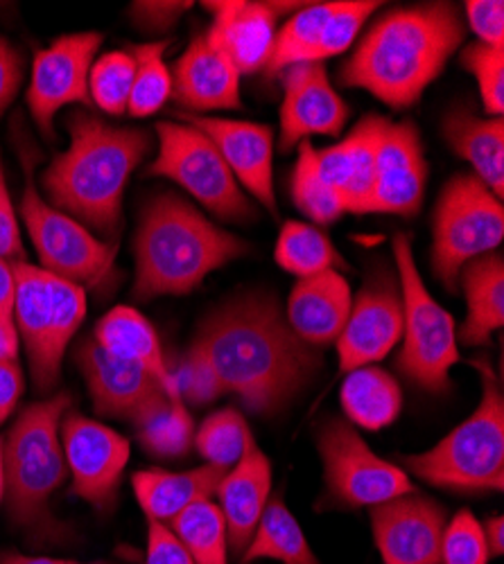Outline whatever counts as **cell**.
Returning a JSON list of instances; mask_svg holds the SVG:
<instances>
[{"mask_svg": "<svg viewBox=\"0 0 504 564\" xmlns=\"http://www.w3.org/2000/svg\"><path fill=\"white\" fill-rule=\"evenodd\" d=\"M208 359L224 393L260 415L297 398L322 368V355L301 341L279 303L249 294L208 314L193 341Z\"/></svg>", "mask_w": 504, "mask_h": 564, "instance_id": "obj_1", "label": "cell"}, {"mask_svg": "<svg viewBox=\"0 0 504 564\" xmlns=\"http://www.w3.org/2000/svg\"><path fill=\"white\" fill-rule=\"evenodd\" d=\"M467 36L464 19L450 3L387 12L364 34L340 70L344 86L364 88L400 111L417 105Z\"/></svg>", "mask_w": 504, "mask_h": 564, "instance_id": "obj_2", "label": "cell"}, {"mask_svg": "<svg viewBox=\"0 0 504 564\" xmlns=\"http://www.w3.org/2000/svg\"><path fill=\"white\" fill-rule=\"evenodd\" d=\"M71 143L41 176L49 204L90 232L116 240L122 226V195L133 170L152 152L146 129L114 127L86 111L66 118Z\"/></svg>", "mask_w": 504, "mask_h": 564, "instance_id": "obj_3", "label": "cell"}, {"mask_svg": "<svg viewBox=\"0 0 504 564\" xmlns=\"http://www.w3.org/2000/svg\"><path fill=\"white\" fill-rule=\"evenodd\" d=\"M249 247L172 193L157 195L141 213L133 238V299L186 296L208 273L245 256Z\"/></svg>", "mask_w": 504, "mask_h": 564, "instance_id": "obj_4", "label": "cell"}, {"mask_svg": "<svg viewBox=\"0 0 504 564\" xmlns=\"http://www.w3.org/2000/svg\"><path fill=\"white\" fill-rule=\"evenodd\" d=\"M71 395L57 393L21 411L3 441V484L12 522L36 540H60L62 527L51 497L68 477L62 449V420Z\"/></svg>", "mask_w": 504, "mask_h": 564, "instance_id": "obj_5", "label": "cell"}, {"mask_svg": "<svg viewBox=\"0 0 504 564\" xmlns=\"http://www.w3.org/2000/svg\"><path fill=\"white\" fill-rule=\"evenodd\" d=\"M480 372L478 409L432 449L403 458L411 475L435 488L460 495L504 488V398L491 366L480 364Z\"/></svg>", "mask_w": 504, "mask_h": 564, "instance_id": "obj_6", "label": "cell"}, {"mask_svg": "<svg viewBox=\"0 0 504 564\" xmlns=\"http://www.w3.org/2000/svg\"><path fill=\"white\" fill-rule=\"evenodd\" d=\"M14 325L34 387L45 393L62 378L64 355L86 316V290L30 262H14Z\"/></svg>", "mask_w": 504, "mask_h": 564, "instance_id": "obj_7", "label": "cell"}, {"mask_svg": "<svg viewBox=\"0 0 504 564\" xmlns=\"http://www.w3.org/2000/svg\"><path fill=\"white\" fill-rule=\"evenodd\" d=\"M394 258L403 299V348L396 368L417 387L443 393L450 387V368L460 361L454 318L428 292L405 232L394 238Z\"/></svg>", "mask_w": 504, "mask_h": 564, "instance_id": "obj_8", "label": "cell"}, {"mask_svg": "<svg viewBox=\"0 0 504 564\" xmlns=\"http://www.w3.org/2000/svg\"><path fill=\"white\" fill-rule=\"evenodd\" d=\"M432 235L435 273L448 290H454L471 260L493 253L502 245V202L475 174H457L443 185Z\"/></svg>", "mask_w": 504, "mask_h": 564, "instance_id": "obj_9", "label": "cell"}, {"mask_svg": "<svg viewBox=\"0 0 504 564\" xmlns=\"http://www.w3.org/2000/svg\"><path fill=\"white\" fill-rule=\"evenodd\" d=\"M159 150L148 176H163L181 185L197 204L224 221H245L254 208L226 167L213 140L189 122H159Z\"/></svg>", "mask_w": 504, "mask_h": 564, "instance_id": "obj_10", "label": "cell"}, {"mask_svg": "<svg viewBox=\"0 0 504 564\" xmlns=\"http://www.w3.org/2000/svg\"><path fill=\"white\" fill-rule=\"evenodd\" d=\"M25 170L21 217L39 253L41 269L71 280L84 290H103L109 285L114 280L118 247L98 240L77 219L45 202L32 181L30 165H25Z\"/></svg>", "mask_w": 504, "mask_h": 564, "instance_id": "obj_11", "label": "cell"}, {"mask_svg": "<svg viewBox=\"0 0 504 564\" xmlns=\"http://www.w3.org/2000/svg\"><path fill=\"white\" fill-rule=\"evenodd\" d=\"M317 447L324 463L326 495L333 506L351 510L374 508L417 492L405 469L380 458L346 420H326L319 430Z\"/></svg>", "mask_w": 504, "mask_h": 564, "instance_id": "obj_12", "label": "cell"}, {"mask_svg": "<svg viewBox=\"0 0 504 564\" xmlns=\"http://www.w3.org/2000/svg\"><path fill=\"white\" fill-rule=\"evenodd\" d=\"M100 45V32H77L34 53L28 107L43 135H53V122L64 107L90 105L88 75Z\"/></svg>", "mask_w": 504, "mask_h": 564, "instance_id": "obj_13", "label": "cell"}, {"mask_svg": "<svg viewBox=\"0 0 504 564\" xmlns=\"http://www.w3.org/2000/svg\"><path fill=\"white\" fill-rule=\"evenodd\" d=\"M60 436L73 492L98 510H109L129 463V441L77 411H66Z\"/></svg>", "mask_w": 504, "mask_h": 564, "instance_id": "obj_14", "label": "cell"}, {"mask_svg": "<svg viewBox=\"0 0 504 564\" xmlns=\"http://www.w3.org/2000/svg\"><path fill=\"white\" fill-rule=\"evenodd\" d=\"M75 361L100 415L120 417L139 427L141 422L172 404L154 375L107 352L96 339L79 344Z\"/></svg>", "mask_w": 504, "mask_h": 564, "instance_id": "obj_15", "label": "cell"}, {"mask_svg": "<svg viewBox=\"0 0 504 564\" xmlns=\"http://www.w3.org/2000/svg\"><path fill=\"white\" fill-rule=\"evenodd\" d=\"M403 337V299L396 282L376 275L351 305L344 330L337 337L340 372L385 359Z\"/></svg>", "mask_w": 504, "mask_h": 564, "instance_id": "obj_16", "label": "cell"}, {"mask_svg": "<svg viewBox=\"0 0 504 564\" xmlns=\"http://www.w3.org/2000/svg\"><path fill=\"white\" fill-rule=\"evenodd\" d=\"M446 510L409 492L372 508L374 540L385 564H441Z\"/></svg>", "mask_w": 504, "mask_h": 564, "instance_id": "obj_17", "label": "cell"}, {"mask_svg": "<svg viewBox=\"0 0 504 564\" xmlns=\"http://www.w3.org/2000/svg\"><path fill=\"white\" fill-rule=\"evenodd\" d=\"M183 122L193 124L206 133L217 152L222 154L226 167L232 170L240 187L256 197L274 217L277 210V195H274V133L267 124L211 118V116H179Z\"/></svg>", "mask_w": 504, "mask_h": 564, "instance_id": "obj_18", "label": "cell"}, {"mask_svg": "<svg viewBox=\"0 0 504 564\" xmlns=\"http://www.w3.org/2000/svg\"><path fill=\"white\" fill-rule=\"evenodd\" d=\"M348 107L333 88L324 64H297L283 73L281 150L290 152L310 135H340Z\"/></svg>", "mask_w": 504, "mask_h": 564, "instance_id": "obj_19", "label": "cell"}, {"mask_svg": "<svg viewBox=\"0 0 504 564\" xmlns=\"http://www.w3.org/2000/svg\"><path fill=\"white\" fill-rule=\"evenodd\" d=\"M428 163L419 129L409 120L392 122L376 159V178L369 210L411 217L419 213L426 195Z\"/></svg>", "mask_w": 504, "mask_h": 564, "instance_id": "obj_20", "label": "cell"}, {"mask_svg": "<svg viewBox=\"0 0 504 564\" xmlns=\"http://www.w3.org/2000/svg\"><path fill=\"white\" fill-rule=\"evenodd\" d=\"M389 124L392 120L369 113L337 145L314 150L319 174L342 197L346 213L362 215L369 210L376 159Z\"/></svg>", "mask_w": 504, "mask_h": 564, "instance_id": "obj_21", "label": "cell"}, {"mask_svg": "<svg viewBox=\"0 0 504 564\" xmlns=\"http://www.w3.org/2000/svg\"><path fill=\"white\" fill-rule=\"evenodd\" d=\"M172 98L193 116L208 111H236L240 100V73L211 39L208 32L193 39L172 73Z\"/></svg>", "mask_w": 504, "mask_h": 564, "instance_id": "obj_22", "label": "cell"}, {"mask_svg": "<svg viewBox=\"0 0 504 564\" xmlns=\"http://www.w3.org/2000/svg\"><path fill=\"white\" fill-rule=\"evenodd\" d=\"M204 8L213 12V25L206 32L243 75L265 68L277 36L279 14L290 6L224 0V3H206Z\"/></svg>", "mask_w": 504, "mask_h": 564, "instance_id": "obj_23", "label": "cell"}, {"mask_svg": "<svg viewBox=\"0 0 504 564\" xmlns=\"http://www.w3.org/2000/svg\"><path fill=\"white\" fill-rule=\"evenodd\" d=\"M217 495L226 522L228 551L238 557L249 546L271 497V465L254 436H249L240 460L224 475Z\"/></svg>", "mask_w": 504, "mask_h": 564, "instance_id": "obj_24", "label": "cell"}, {"mask_svg": "<svg viewBox=\"0 0 504 564\" xmlns=\"http://www.w3.org/2000/svg\"><path fill=\"white\" fill-rule=\"evenodd\" d=\"M353 296L348 280L340 271H324L299 278L288 301V325L292 333L310 344L324 346L337 341L351 314Z\"/></svg>", "mask_w": 504, "mask_h": 564, "instance_id": "obj_25", "label": "cell"}, {"mask_svg": "<svg viewBox=\"0 0 504 564\" xmlns=\"http://www.w3.org/2000/svg\"><path fill=\"white\" fill-rule=\"evenodd\" d=\"M94 339L107 352L141 366L143 370L154 375V378L161 382V387L165 389L170 402L176 406H186L176 393L172 372L163 357L154 327L141 312H136L133 307H127V305L114 307L96 325Z\"/></svg>", "mask_w": 504, "mask_h": 564, "instance_id": "obj_26", "label": "cell"}, {"mask_svg": "<svg viewBox=\"0 0 504 564\" xmlns=\"http://www.w3.org/2000/svg\"><path fill=\"white\" fill-rule=\"evenodd\" d=\"M228 469L202 465L189 473H165V469H143L131 479V488L148 520L168 524L179 512L193 503L206 501L217 492Z\"/></svg>", "mask_w": 504, "mask_h": 564, "instance_id": "obj_27", "label": "cell"}, {"mask_svg": "<svg viewBox=\"0 0 504 564\" xmlns=\"http://www.w3.org/2000/svg\"><path fill=\"white\" fill-rule=\"evenodd\" d=\"M443 133L457 156L471 163L475 176L502 202L504 195V120L502 116L478 118L469 111H452Z\"/></svg>", "mask_w": 504, "mask_h": 564, "instance_id": "obj_28", "label": "cell"}, {"mask_svg": "<svg viewBox=\"0 0 504 564\" xmlns=\"http://www.w3.org/2000/svg\"><path fill=\"white\" fill-rule=\"evenodd\" d=\"M467 294V321L460 330L464 346H484L504 325V262L500 253L471 260L462 273Z\"/></svg>", "mask_w": 504, "mask_h": 564, "instance_id": "obj_29", "label": "cell"}, {"mask_svg": "<svg viewBox=\"0 0 504 564\" xmlns=\"http://www.w3.org/2000/svg\"><path fill=\"white\" fill-rule=\"evenodd\" d=\"M340 400L348 422L369 432L389 427L403 409L398 382L378 366H362L346 372Z\"/></svg>", "mask_w": 504, "mask_h": 564, "instance_id": "obj_30", "label": "cell"}, {"mask_svg": "<svg viewBox=\"0 0 504 564\" xmlns=\"http://www.w3.org/2000/svg\"><path fill=\"white\" fill-rule=\"evenodd\" d=\"M262 557L281 564H319L297 517L288 510L281 497H269L254 538L243 553V562Z\"/></svg>", "mask_w": 504, "mask_h": 564, "instance_id": "obj_31", "label": "cell"}, {"mask_svg": "<svg viewBox=\"0 0 504 564\" xmlns=\"http://www.w3.org/2000/svg\"><path fill=\"white\" fill-rule=\"evenodd\" d=\"M335 3H314L301 8L292 19L277 30L271 53L265 64V75L277 77L297 64H314V51L322 39L324 25Z\"/></svg>", "mask_w": 504, "mask_h": 564, "instance_id": "obj_32", "label": "cell"}, {"mask_svg": "<svg viewBox=\"0 0 504 564\" xmlns=\"http://www.w3.org/2000/svg\"><path fill=\"white\" fill-rule=\"evenodd\" d=\"M277 262L297 278L346 269L329 235L305 221H288L277 242Z\"/></svg>", "mask_w": 504, "mask_h": 564, "instance_id": "obj_33", "label": "cell"}, {"mask_svg": "<svg viewBox=\"0 0 504 564\" xmlns=\"http://www.w3.org/2000/svg\"><path fill=\"white\" fill-rule=\"evenodd\" d=\"M176 540L189 549L195 564H226L228 538L224 512L213 501H200L168 522Z\"/></svg>", "mask_w": 504, "mask_h": 564, "instance_id": "obj_34", "label": "cell"}, {"mask_svg": "<svg viewBox=\"0 0 504 564\" xmlns=\"http://www.w3.org/2000/svg\"><path fill=\"white\" fill-rule=\"evenodd\" d=\"M127 51L136 64L127 111L133 118L154 116L172 98V73L165 66L168 41L131 45Z\"/></svg>", "mask_w": 504, "mask_h": 564, "instance_id": "obj_35", "label": "cell"}, {"mask_svg": "<svg viewBox=\"0 0 504 564\" xmlns=\"http://www.w3.org/2000/svg\"><path fill=\"white\" fill-rule=\"evenodd\" d=\"M292 199L297 208L319 226H329L337 221L342 213H346L342 197L319 174L314 163V148L308 140L299 145V156L292 174Z\"/></svg>", "mask_w": 504, "mask_h": 564, "instance_id": "obj_36", "label": "cell"}, {"mask_svg": "<svg viewBox=\"0 0 504 564\" xmlns=\"http://www.w3.org/2000/svg\"><path fill=\"white\" fill-rule=\"evenodd\" d=\"M251 432L240 411L222 409L211 413L195 436L197 452L206 458V465L232 469L249 441Z\"/></svg>", "mask_w": 504, "mask_h": 564, "instance_id": "obj_37", "label": "cell"}, {"mask_svg": "<svg viewBox=\"0 0 504 564\" xmlns=\"http://www.w3.org/2000/svg\"><path fill=\"white\" fill-rule=\"evenodd\" d=\"M136 64L129 51H114L94 62L88 75V96L109 116L127 113Z\"/></svg>", "mask_w": 504, "mask_h": 564, "instance_id": "obj_38", "label": "cell"}, {"mask_svg": "<svg viewBox=\"0 0 504 564\" xmlns=\"http://www.w3.org/2000/svg\"><path fill=\"white\" fill-rule=\"evenodd\" d=\"M141 445L157 458L186 456L193 447V417L186 406L170 404L154 413L139 427Z\"/></svg>", "mask_w": 504, "mask_h": 564, "instance_id": "obj_39", "label": "cell"}, {"mask_svg": "<svg viewBox=\"0 0 504 564\" xmlns=\"http://www.w3.org/2000/svg\"><path fill=\"white\" fill-rule=\"evenodd\" d=\"M378 8L380 3H374V0H344V3H335L314 51V64H322L346 53L364 23L372 19Z\"/></svg>", "mask_w": 504, "mask_h": 564, "instance_id": "obj_40", "label": "cell"}, {"mask_svg": "<svg viewBox=\"0 0 504 564\" xmlns=\"http://www.w3.org/2000/svg\"><path fill=\"white\" fill-rule=\"evenodd\" d=\"M462 66L478 79L482 105L489 116L504 111V48L486 43H471L462 53Z\"/></svg>", "mask_w": 504, "mask_h": 564, "instance_id": "obj_41", "label": "cell"}, {"mask_svg": "<svg viewBox=\"0 0 504 564\" xmlns=\"http://www.w3.org/2000/svg\"><path fill=\"white\" fill-rule=\"evenodd\" d=\"M170 372L183 404L206 406L224 395L208 359L195 346H191L183 352V357H179L176 366H170Z\"/></svg>", "mask_w": 504, "mask_h": 564, "instance_id": "obj_42", "label": "cell"}, {"mask_svg": "<svg viewBox=\"0 0 504 564\" xmlns=\"http://www.w3.org/2000/svg\"><path fill=\"white\" fill-rule=\"evenodd\" d=\"M482 524L471 510H460L443 529L441 564H489Z\"/></svg>", "mask_w": 504, "mask_h": 564, "instance_id": "obj_43", "label": "cell"}, {"mask_svg": "<svg viewBox=\"0 0 504 564\" xmlns=\"http://www.w3.org/2000/svg\"><path fill=\"white\" fill-rule=\"evenodd\" d=\"M0 260L25 262V249L21 242L19 219L10 197L3 161H0Z\"/></svg>", "mask_w": 504, "mask_h": 564, "instance_id": "obj_44", "label": "cell"}, {"mask_svg": "<svg viewBox=\"0 0 504 564\" xmlns=\"http://www.w3.org/2000/svg\"><path fill=\"white\" fill-rule=\"evenodd\" d=\"M469 28L478 34L480 43L504 48V6L500 0H469Z\"/></svg>", "mask_w": 504, "mask_h": 564, "instance_id": "obj_45", "label": "cell"}, {"mask_svg": "<svg viewBox=\"0 0 504 564\" xmlns=\"http://www.w3.org/2000/svg\"><path fill=\"white\" fill-rule=\"evenodd\" d=\"M148 562L146 564H195L168 524L148 520Z\"/></svg>", "mask_w": 504, "mask_h": 564, "instance_id": "obj_46", "label": "cell"}, {"mask_svg": "<svg viewBox=\"0 0 504 564\" xmlns=\"http://www.w3.org/2000/svg\"><path fill=\"white\" fill-rule=\"evenodd\" d=\"M23 57L14 45L0 36V116L8 111L23 82Z\"/></svg>", "mask_w": 504, "mask_h": 564, "instance_id": "obj_47", "label": "cell"}, {"mask_svg": "<svg viewBox=\"0 0 504 564\" xmlns=\"http://www.w3.org/2000/svg\"><path fill=\"white\" fill-rule=\"evenodd\" d=\"M193 3H133L131 19L148 32L170 30L183 14L191 10Z\"/></svg>", "mask_w": 504, "mask_h": 564, "instance_id": "obj_48", "label": "cell"}, {"mask_svg": "<svg viewBox=\"0 0 504 564\" xmlns=\"http://www.w3.org/2000/svg\"><path fill=\"white\" fill-rule=\"evenodd\" d=\"M25 389L23 368L17 359H0V425L14 413Z\"/></svg>", "mask_w": 504, "mask_h": 564, "instance_id": "obj_49", "label": "cell"}, {"mask_svg": "<svg viewBox=\"0 0 504 564\" xmlns=\"http://www.w3.org/2000/svg\"><path fill=\"white\" fill-rule=\"evenodd\" d=\"M14 299H17L14 262L0 260V323L14 325Z\"/></svg>", "mask_w": 504, "mask_h": 564, "instance_id": "obj_50", "label": "cell"}, {"mask_svg": "<svg viewBox=\"0 0 504 564\" xmlns=\"http://www.w3.org/2000/svg\"><path fill=\"white\" fill-rule=\"evenodd\" d=\"M482 533L489 546V555H502L504 551V520L502 514H493L486 517L484 524H482Z\"/></svg>", "mask_w": 504, "mask_h": 564, "instance_id": "obj_51", "label": "cell"}, {"mask_svg": "<svg viewBox=\"0 0 504 564\" xmlns=\"http://www.w3.org/2000/svg\"><path fill=\"white\" fill-rule=\"evenodd\" d=\"M0 564H109V562H77V560H60L43 555H23L17 551H0Z\"/></svg>", "mask_w": 504, "mask_h": 564, "instance_id": "obj_52", "label": "cell"}, {"mask_svg": "<svg viewBox=\"0 0 504 564\" xmlns=\"http://www.w3.org/2000/svg\"><path fill=\"white\" fill-rule=\"evenodd\" d=\"M19 333L17 325L0 323V359H17L19 357Z\"/></svg>", "mask_w": 504, "mask_h": 564, "instance_id": "obj_53", "label": "cell"}, {"mask_svg": "<svg viewBox=\"0 0 504 564\" xmlns=\"http://www.w3.org/2000/svg\"><path fill=\"white\" fill-rule=\"evenodd\" d=\"M6 499V484H3V477H0V503H3Z\"/></svg>", "mask_w": 504, "mask_h": 564, "instance_id": "obj_54", "label": "cell"}, {"mask_svg": "<svg viewBox=\"0 0 504 564\" xmlns=\"http://www.w3.org/2000/svg\"><path fill=\"white\" fill-rule=\"evenodd\" d=\"M0 477H3V441H0Z\"/></svg>", "mask_w": 504, "mask_h": 564, "instance_id": "obj_55", "label": "cell"}]
</instances>
